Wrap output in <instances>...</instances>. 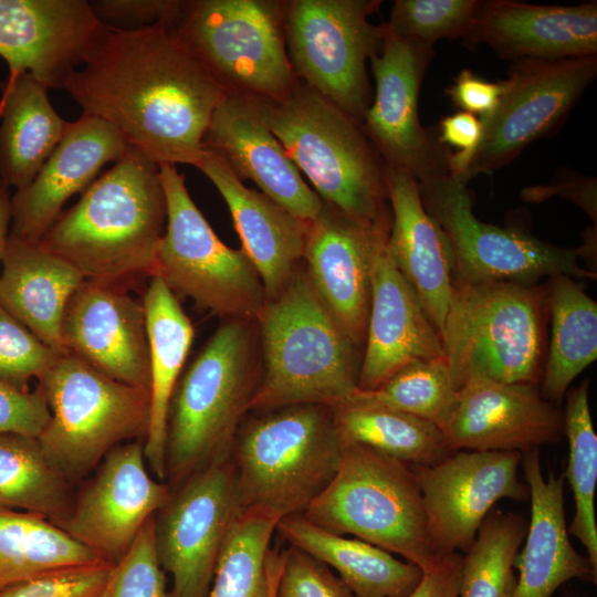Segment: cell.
Listing matches in <instances>:
<instances>
[{
	"label": "cell",
	"mask_w": 597,
	"mask_h": 597,
	"mask_svg": "<svg viewBox=\"0 0 597 597\" xmlns=\"http://www.w3.org/2000/svg\"><path fill=\"white\" fill-rule=\"evenodd\" d=\"M480 0H396L387 28L396 35L433 44L442 39H463L482 6Z\"/></svg>",
	"instance_id": "cell-42"
},
{
	"label": "cell",
	"mask_w": 597,
	"mask_h": 597,
	"mask_svg": "<svg viewBox=\"0 0 597 597\" xmlns=\"http://www.w3.org/2000/svg\"><path fill=\"white\" fill-rule=\"evenodd\" d=\"M301 514L326 531L398 554L423 573L441 558L431 546L412 467L363 444L344 443L334 478Z\"/></svg>",
	"instance_id": "cell-8"
},
{
	"label": "cell",
	"mask_w": 597,
	"mask_h": 597,
	"mask_svg": "<svg viewBox=\"0 0 597 597\" xmlns=\"http://www.w3.org/2000/svg\"><path fill=\"white\" fill-rule=\"evenodd\" d=\"M344 443H358L411 467L431 465L452 453L442 430L410 413L370 402L332 407Z\"/></svg>",
	"instance_id": "cell-36"
},
{
	"label": "cell",
	"mask_w": 597,
	"mask_h": 597,
	"mask_svg": "<svg viewBox=\"0 0 597 597\" xmlns=\"http://www.w3.org/2000/svg\"><path fill=\"white\" fill-rule=\"evenodd\" d=\"M433 56V46L400 38L383 22L380 48L369 60L375 94L362 126L386 166L409 172L417 182L450 174V149L439 142L437 128L422 127L418 113Z\"/></svg>",
	"instance_id": "cell-15"
},
{
	"label": "cell",
	"mask_w": 597,
	"mask_h": 597,
	"mask_svg": "<svg viewBox=\"0 0 597 597\" xmlns=\"http://www.w3.org/2000/svg\"><path fill=\"white\" fill-rule=\"evenodd\" d=\"M12 219L11 188L0 180V263L7 248Z\"/></svg>",
	"instance_id": "cell-53"
},
{
	"label": "cell",
	"mask_w": 597,
	"mask_h": 597,
	"mask_svg": "<svg viewBox=\"0 0 597 597\" xmlns=\"http://www.w3.org/2000/svg\"><path fill=\"white\" fill-rule=\"evenodd\" d=\"M448 449L525 452L564 436L563 412L538 386L471 378L442 429Z\"/></svg>",
	"instance_id": "cell-21"
},
{
	"label": "cell",
	"mask_w": 597,
	"mask_h": 597,
	"mask_svg": "<svg viewBox=\"0 0 597 597\" xmlns=\"http://www.w3.org/2000/svg\"><path fill=\"white\" fill-rule=\"evenodd\" d=\"M166 214L159 166L129 146L41 241L85 281L124 287L154 275Z\"/></svg>",
	"instance_id": "cell-2"
},
{
	"label": "cell",
	"mask_w": 597,
	"mask_h": 597,
	"mask_svg": "<svg viewBox=\"0 0 597 597\" xmlns=\"http://www.w3.org/2000/svg\"><path fill=\"white\" fill-rule=\"evenodd\" d=\"M462 554L451 553L440 558L408 597H458Z\"/></svg>",
	"instance_id": "cell-52"
},
{
	"label": "cell",
	"mask_w": 597,
	"mask_h": 597,
	"mask_svg": "<svg viewBox=\"0 0 597 597\" xmlns=\"http://www.w3.org/2000/svg\"><path fill=\"white\" fill-rule=\"evenodd\" d=\"M275 597H354L331 568L310 554L290 546L284 561Z\"/></svg>",
	"instance_id": "cell-46"
},
{
	"label": "cell",
	"mask_w": 597,
	"mask_h": 597,
	"mask_svg": "<svg viewBox=\"0 0 597 597\" xmlns=\"http://www.w3.org/2000/svg\"><path fill=\"white\" fill-rule=\"evenodd\" d=\"M284 561V549L270 548L268 553L266 564L270 577V588L268 597H275L276 586L281 574Z\"/></svg>",
	"instance_id": "cell-54"
},
{
	"label": "cell",
	"mask_w": 597,
	"mask_h": 597,
	"mask_svg": "<svg viewBox=\"0 0 597 597\" xmlns=\"http://www.w3.org/2000/svg\"><path fill=\"white\" fill-rule=\"evenodd\" d=\"M462 41L468 48L485 44L501 59L513 61L597 55V2L541 6L483 1Z\"/></svg>",
	"instance_id": "cell-26"
},
{
	"label": "cell",
	"mask_w": 597,
	"mask_h": 597,
	"mask_svg": "<svg viewBox=\"0 0 597 597\" xmlns=\"http://www.w3.org/2000/svg\"><path fill=\"white\" fill-rule=\"evenodd\" d=\"M386 182L391 255L440 335L453 283L450 243L426 211L418 182L409 172L387 167Z\"/></svg>",
	"instance_id": "cell-29"
},
{
	"label": "cell",
	"mask_w": 597,
	"mask_h": 597,
	"mask_svg": "<svg viewBox=\"0 0 597 597\" xmlns=\"http://www.w3.org/2000/svg\"><path fill=\"white\" fill-rule=\"evenodd\" d=\"M69 483L36 438L0 434V509L38 513L62 527L73 503Z\"/></svg>",
	"instance_id": "cell-37"
},
{
	"label": "cell",
	"mask_w": 597,
	"mask_h": 597,
	"mask_svg": "<svg viewBox=\"0 0 597 597\" xmlns=\"http://www.w3.org/2000/svg\"><path fill=\"white\" fill-rule=\"evenodd\" d=\"M573 597H579V596H573Z\"/></svg>",
	"instance_id": "cell-55"
},
{
	"label": "cell",
	"mask_w": 597,
	"mask_h": 597,
	"mask_svg": "<svg viewBox=\"0 0 597 597\" xmlns=\"http://www.w3.org/2000/svg\"><path fill=\"white\" fill-rule=\"evenodd\" d=\"M276 532L290 546L334 568L354 597H408L423 575L420 567L390 552L326 531L302 514L280 520Z\"/></svg>",
	"instance_id": "cell-32"
},
{
	"label": "cell",
	"mask_w": 597,
	"mask_h": 597,
	"mask_svg": "<svg viewBox=\"0 0 597 597\" xmlns=\"http://www.w3.org/2000/svg\"><path fill=\"white\" fill-rule=\"evenodd\" d=\"M184 0H94L96 18L111 29L135 30L155 24L172 25Z\"/></svg>",
	"instance_id": "cell-47"
},
{
	"label": "cell",
	"mask_w": 597,
	"mask_h": 597,
	"mask_svg": "<svg viewBox=\"0 0 597 597\" xmlns=\"http://www.w3.org/2000/svg\"><path fill=\"white\" fill-rule=\"evenodd\" d=\"M159 174L167 214L154 275L223 320L256 321L268 301L256 269L218 238L175 165H159Z\"/></svg>",
	"instance_id": "cell-11"
},
{
	"label": "cell",
	"mask_w": 597,
	"mask_h": 597,
	"mask_svg": "<svg viewBox=\"0 0 597 597\" xmlns=\"http://www.w3.org/2000/svg\"><path fill=\"white\" fill-rule=\"evenodd\" d=\"M250 98L323 202L365 222L390 213L387 166L360 123L298 80L282 100Z\"/></svg>",
	"instance_id": "cell-5"
},
{
	"label": "cell",
	"mask_w": 597,
	"mask_h": 597,
	"mask_svg": "<svg viewBox=\"0 0 597 597\" xmlns=\"http://www.w3.org/2000/svg\"><path fill=\"white\" fill-rule=\"evenodd\" d=\"M458 391L442 357L411 362L380 387L357 389L348 401L387 406L427 420L442 430L454 408Z\"/></svg>",
	"instance_id": "cell-41"
},
{
	"label": "cell",
	"mask_w": 597,
	"mask_h": 597,
	"mask_svg": "<svg viewBox=\"0 0 597 597\" xmlns=\"http://www.w3.org/2000/svg\"><path fill=\"white\" fill-rule=\"evenodd\" d=\"M146 320L150 413L144 454L157 480H166V434L169 404L182 374L193 326L167 283L153 275L143 297Z\"/></svg>",
	"instance_id": "cell-31"
},
{
	"label": "cell",
	"mask_w": 597,
	"mask_h": 597,
	"mask_svg": "<svg viewBox=\"0 0 597 597\" xmlns=\"http://www.w3.org/2000/svg\"><path fill=\"white\" fill-rule=\"evenodd\" d=\"M50 419L36 438L46 459L71 482L96 468L125 440H145L149 389L117 381L63 353L39 379Z\"/></svg>",
	"instance_id": "cell-9"
},
{
	"label": "cell",
	"mask_w": 597,
	"mask_h": 597,
	"mask_svg": "<svg viewBox=\"0 0 597 597\" xmlns=\"http://www.w3.org/2000/svg\"><path fill=\"white\" fill-rule=\"evenodd\" d=\"M284 13L285 0H184L171 28L227 94L279 101L297 82Z\"/></svg>",
	"instance_id": "cell-10"
},
{
	"label": "cell",
	"mask_w": 597,
	"mask_h": 597,
	"mask_svg": "<svg viewBox=\"0 0 597 597\" xmlns=\"http://www.w3.org/2000/svg\"><path fill=\"white\" fill-rule=\"evenodd\" d=\"M391 211L374 222L354 219L323 202L308 223L303 264L307 276L350 341L363 347L370 305V269Z\"/></svg>",
	"instance_id": "cell-20"
},
{
	"label": "cell",
	"mask_w": 597,
	"mask_h": 597,
	"mask_svg": "<svg viewBox=\"0 0 597 597\" xmlns=\"http://www.w3.org/2000/svg\"><path fill=\"white\" fill-rule=\"evenodd\" d=\"M528 522L520 514L492 510L462 555L458 597H512L513 570Z\"/></svg>",
	"instance_id": "cell-39"
},
{
	"label": "cell",
	"mask_w": 597,
	"mask_h": 597,
	"mask_svg": "<svg viewBox=\"0 0 597 597\" xmlns=\"http://www.w3.org/2000/svg\"><path fill=\"white\" fill-rule=\"evenodd\" d=\"M597 75V55L564 60L520 59L502 81L493 115L464 180L492 174L536 139L558 128Z\"/></svg>",
	"instance_id": "cell-14"
},
{
	"label": "cell",
	"mask_w": 597,
	"mask_h": 597,
	"mask_svg": "<svg viewBox=\"0 0 597 597\" xmlns=\"http://www.w3.org/2000/svg\"><path fill=\"white\" fill-rule=\"evenodd\" d=\"M113 565L104 562L48 573L0 591V597H100Z\"/></svg>",
	"instance_id": "cell-45"
},
{
	"label": "cell",
	"mask_w": 597,
	"mask_h": 597,
	"mask_svg": "<svg viewBox=\"0 0 597 597\" xmlns=\"http://www.w3.org/2000/svg\"><path fill=\"white\" fill-rule=\"evenodd\" d=\"M255 321L226 318L181 374L166 434V480L171 489L231 458L260 379Z\"/></svg>",
	"instance_id": "cell-4"
},
{
	"label": "cell",
	"mask_w": 597,
	"mask_h": 597,
	"mask_svg": "<svg viewBox=\"0 0 597 597\" xmlns=\"http://www.w3.org/2000/svg\"><path fill=\"white\" fill-rule=\"evenodd\" d=\"M389 231L379 239L371 261L370 305L357 385L360 390L380 387L411 362L444 357L438 331L395 263Z\"/></svg>",
	"instance_id": "cell-22"
},
{
	"label": "cell",
	"mask_w": 597,
	"mask_h": 597,
	"mask_svg": "<svg viewBox=\"0 0 597 597\" xmlns=\"http://www.w3.org/2000/svg\"><path fill=\"white\" fill-rule=\"evenodd\" d=\"M546 285L552 329L540 392L556 405L597 358V303L572 276H551Z\"/></svg>",
	"instance_id": "cell-34"
},
{
	"label": "cell",
	"mask_w": 597,
	"mask_h": 597,
	"mask_svg": "<svg viewBox=\"0 0 597 597\" xmlns=\"http://www.w3.org/2000/svg\"><path fill=\"white\" fill-rule=\"evenodd\" d=\"M418 186L426 211L450 243L453 280L537 283L542 277L558 274L576 280L597 279L596 271L579 263L580 259L593 256L595 241L585 239L582 247L562 248L516 228L483 222L473 213L467 182L450 174Z\"/></svg>",
	"instance_id": "cell-12"
},
{
	"label": "cell",
	"mask_w": 597,
	"mask_h": 597,
	"mask_svg": "<svg viewBox=\"0 0 597 597\" xmlns=\"http://www.w3.org/2000/svg\"><path fill=\"white\" fill-rule=\"evenodd\" d=\"M50 419V409L40 385L21 389L0 379V434L38 438Z\"/></svg>",
	"instance_id": "cell-48"
},
{
	"label": "cell",
	"mask_w": 597,
	"mask_h": 597,
	"mask_svg": "<svg viewBox=\"0 0 597 597\" xmlns=\"http://www.w3.org/2000/svg\"><path fill=\"white\" fill-rule=\"evenodd\" d=\"M147 468L143 440L112 449L73 501L62 528L102 562L118 563L172 491Z\"/></svg>",
	"instance_id": "cell-18"
},
{
	"label": "cell",
	"mask_w": 597,
	"mask_h": 597,
	"mask_svg": "<svg viewBox=\"0 0 597 597\" xmlns=\"http://www.w3.org/2000/svg\"><path fill=\"white\" fill-rule=\"evenodd\" d=\"M379 0H285L286 53L298 81L363 123L371 103L367 61L383 23H370Z\"/></svg>",
	"instance_id": "cell-13"
},
{
	"label": "cell",
	"mask_w": 597,
	"mask_h": 597,
	"mask_svg": "<svg viewBox=\"0 0 597 597\" xmlns=\"http://www.w3.org/2000/svg\"><path fill=\"white\" fill-rule=\"evenodd\" d=\"M589 380L572 387L565 395L564 436L568 440L566 476L574 496V516L567 527L586 548L587 557L597 568V522L595 493L597 485V436L588 399Z\"/></svg>",
	"instance_id": "cell-38"
},
{
	"label": "cell",
	"mask_w": 597,
	"mask_h": 597,
	"mask_svg": "<svg viewBox=\"0 0 597 597\" xmlns=\"http://www.w3.org/2000/svg\"><path fill=\"white\" fill-rule=\"evenodd\" d=\"M48 91L25 72L1 84L0 180L14 191L32 182L67 127Z\"/></svg>",
	"instance_id": "cell-33"
},
{
	"label": "cell",
	"mask_w": 597,
	"mask_h": 597,
	"mask_svg": "<svg viewBox=\"0 0 597 597\" xmlns=\"http://www.w3.org/2000/svg\"><path fill=\"white\" fill-rule=\"evenodd\" d=\"M202 147L218 156L243 181L310 223L323 208L320 196L269 129L250 97L227 94L214 109Z\"/></svg>",
	"instance_id": "cell-24"
},
{
	"label": "cell",
	"mask_w": 597,
	"mask_h": 597,
	"mask_svg": "<svg viewBox=\"0 0 597 597\" xmlns=\"http://www.w3.org/2000/svg\"><path fill=\"white\" fill-rule=\"evenodd\" d=\"M261 373L249 411L335 407L358 389L359 349L315 292L303 262L255 321Z\"/></svg>",
	"instance_id": "cell-3"
},
{
	"label": "cell",
	"mask_w": 597,
	"mask_h": 597,
	"mask_svg": "<svg viewBox=\"0 0 597 597\" xmlns=\"http://www.w3.org/2000/svg\"><path fill=\"white\" fill-rule=\"evenodd\" d=\"M332 407L286 406L243 420L231 453L241 511L301 514L334 478L343 452Z\"/></svg>",
	"instance_id": "cell-7"
},
{
	"label": "cell",
	"mask_w": 597,
	"mask_h": 597,
	"mask_svg": "<svg viewBox=\"0 0 597 597\" xmlns=\"http://www.w3.org/2000/svg\"><path fill=\"white\" fill-rule=\"evenodd\" d=\"M63 348L105 374L149 389V356L143 303L124 287L84 281L62 322Z\"/></svg>",
	"instance_id": "cell-23"
},
{
	"label": "cell",
	"mask_w": 597,
	"mask_h": 597,
	"mask_svg": "<svg viewBox=\"0 0 597 597\" xmlns=\"http://www.w3.org/2000/svg\"><path fill=\"white\" fill-rule=\"evenodd\" d=\"M85 115L115 127L158 166L197 168L227 95L170 25L111 29L64 88Z\"/></svg>",
	"instance_id": "cell-1"
},
{
	"label": "cell",
	"mask_w": 597,
	"mask_h": 597,
	"mask_svg": "<svg viewBox=\"0 0 597 597\" xmlns=\"http://www.w3.org/2000/svg\"><path fill=\"white\" fill-rule=\"evenodd\" d=\"M107 31L87 0H0V57L8 77L25 72L63 90Z\"/></svg>",
	"instance_id": "cell-19"
},
{
	"label": "cell",
	"mask_w": 597,
	"mask_h": 597,
	"mask_svg": "<svg viewBox=\"0 0 597 597\" xmlns=\"http://www.w3.org/2000/svg\"><path fill=\"white\" fill-rule=\"evenodd\" d=\"M59 353L43 344L0 304V379L28 389L57 360Z\"/></svg>",
	"instance_id": "cell-44"
},
{
	"label": "cell",
	"mask_w": 597,
	"mask_h": 597,
	"mask_svg": "<svg viewBox=\"0 0 597 597\" xmlns=\"http://www.w3.org/2000/svg\"><path fill=\"white\" fill-rule=\"evenodd\" d=\"M197 168L222 196L242 251L256 269L266 300L279 295L303 262L308 223L261 191L250 189L214 154L205 150Z\"/></svg>",
	"instance_id": "cell-27"
},
{
	"label": "cell",
	"mask_w": 597,
	"mask_h": 597,
	"mask_svg": "<svg viewBox=\"0 0 597 597\" xmlns=\"http://www.w3.org/2000/svg\"><path fill=\"white\" fill-rule=\"evenodd\" d=\"M503 91L501 82H490L464 69L447 88V95L461 112L479 115L481 122L494 113Z\"/></svg>",
	"instance_id": "cell-50"
},
{
	"label": "cell",
	"mask_w": 597,
	"mask_h": 597,
	"mask_svg": "<svg viewBox=\"0 0 597 597\" xmlns=\"http://www.w3.org/2000/svg\"><path fill=\"white\" fill-rule=\"evenodd\" d=\"M279 521L240 511L219 554L208 597H268V553Z\"/></svg>",
	"instance_id": "cell-40"
},
{
	"label": "cell",
	"mask_w": 597,
	"mask_h": 597,
	"mask_svg": "<svg viewBox=\"0 0 597 597\" xmlns=\"http://www.w3.org/2000/svg\"><path fill=\"white\" fill-rule=\"evenodd\" d=\"M530 491L531 520L517 559L512 597H551L572 579L596 583L597 568L573 546L564 506L565 476L544 478L538 448L522 452Z\"/></svg>",
	"instance_id": "cell-28"
},
{
	"label": "cell",
	"mask_w": 597,
	"mask_h": 597,
	"mask_svg": "<svg viewBox=\"0 0 597 597\" xmlns=\"http://www.w3.org/2000/svg\"><path fill=\"white\" fill-rule=\"evenodd\" d=\"M129 149L107 122L82 114L66 130L34 179L12 193L10 233L41 241L63 212L65 202L86 190L98 171Z\"/></svg>",
	"instance_id": "cell-25"
},
{
	"label": "cell",
	"mask_w": 597,
	"mask_h": 597,
	"mask_svg": "<svg viewBox=\"0 0 597 597\" xmlns=\"http://www.w3.org/2000/svg\"><path fill=\"white\" fill-rule=\"evenodd\" d=\"M155 516L146 522L126 554L113 565L100 597H169L156 551Z\"/></svg>",
	"instance_id": "cell-43"
},
{
	"label": "cell",
	"mask_w": 597,
	"mask_h": 597,
	"mask_svg": "<svg viewBox=\"0 0 597 597\" xmlns=\"http://www.w3.org/2000/svg\"><path fill=\"white\" fill-rule=\"evenodd\" d=\"M0 273V304L43 344L59 353L66 305L85 281L42 241L9 234Z\"/></svg>",
	"instance_id": "cell-30"
},
{
	"label": "cell",
	"mask_w": 597,
	"mask_h": 597,
	"mask_svg": "<svg viewBox=\"0 0 597 597\" xmlns=\"http://www.w3.org/2000/svg\"><path fill=\"white\" fill-rule=\"evenodd\" d=\"M519 451L459 450L431 464L412 467L437 557L465 552L502 499L527 501L519 478Z\"/></svg>",
	"instance_id": "cell-17"
},
{
	"label": "cell",
	"mask_w": 597,
	"mask_h": 597,
	"mask_svg": "<svg viewBox=\"0 0 597 597\" xmlns=\"http://www.w3.org/2000/svg\"><path fill=\"white\" fill-rule=\"evenodd\" d=\"M596 179L580 177L551 185L525 188L521 192L524 201L540 202L553 196H559L579 206L597 224Z\"/></svg>",
	"instance_id": "cell-51"
},
{
	"label": "cell",
	"mask_w": 597,
	"mask_h": 597,
	"mask_svg": "<svg viewBox=\"0 0 597 597\" xmlns=\"http://www.w3.org/2000/svg\"><path fill=\"white\" fill-rule=\"evenodd\" d=\"M98 562L44 515L0 509V591L48 573Z\"/></svg>",
	"instance_id": "cell-35"
},
{
	"label": "cell",
	"mask_w": 597,
	"mask_h": 597,
	"mask_svg": "<svg viewBox=\"0 0 597 597\" xmlns=\"http://www.w3.org/2000/svg\"><path fill=\"white\" fill-rule=\"evenodd\" d=\"M547 321L546 284L453 280L440 338L458 389L475 377L538 386Z\"/></svg>",
	"instance_id": "cell-6"
},
{
	"label": "cell",
	"mask_w": 597,
	"mask_h": 597,
	"mask_svg": "<svg viewBox=\"0 0 597 597\" xmlns=\"http://www.w3.org/2000/svg\"><path fill=\"white\" fill-rule=\"evenodd\" d=\"M171 490L155 516L158 559L172 578L169 597H208L226 536L241 511L231 458Z\"/></svg>",
	"instance_id": "cell-16"
},
{
	"label": "cell",
	"mask_w": 597,
	"mask_h": 597,
	"mask_svg": "<svg viewBox=\"0 0 597 597\" xmlns=\"http://www.w3.org/2000/svg\"><path fill=\"white\" fill-rule=\"evenodd\" d=\"M437 135L442 145L457 149L449 154L450 176L467 182L464 176L482 140V122L470 113L459 111L441 119Z\"/></svg>",
	"instance_id": "cell-49"
}]
</instances>
